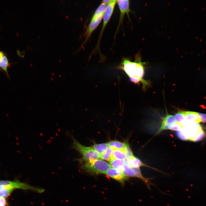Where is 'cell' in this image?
<instances>
[{"mask_svg":"<svg viewBox=\"0 0 206 206\" xmlns=\"http://www.w3.org/2000/svg\"><path fill=\"white\" fill-rule=\"evenodd\" d=\"M144 65V63L142 61L141 55L138 52L135 56L134 62H132L128 58H123L117 68L124 71L129 78H135L143 80Z\"/></svg>","mask_w":206,"mask_h":206,"instance_id":"1","label":"cell"},{"mask_svg":"<svg viewBox=\"0 0 206 206\" xmlns=\"http://www.w3.org/2000/svg\"><path fill=\"white\" fill-rule=\"evenodd\" d=\"M21 189L24 190H30L39 193L43 192V189L34 187L28 184L21 182L16 179L13 181H0V189Z\"/></svg>","mask_w":206,"mask_h":206,"instance_id":"2","label":"cell"},{"mask_svg":"<svg viewBox=\"0 0 206 206\" xmlns=\"http://www.w3.org/2000/svg\"><path fill=\"white\" fill-rule=\"evenodd\" d=\"M110 164L105 161L100 159H92L87 161L83 166L87 172L96 174H105L111 167Z\"/></svg>","mask_w":206,"mask_h":206,"instance_id":"3","label":"cell"},{"mask_svg":"<svg viewBox=\"0 0 206 206\" xmlns=\"http://www.w3.org/2000/svg\"><path fill=\"white\" fill-rule=\"evenodd\" d=\"M73 142L72 148L81 153L83 158L87 161L92 159H98L100 158V154L92 147L84 146L80 143L73 136L70 135Z\"/></svg>","mask_w":206,"mask_h":206,"instance_id":"4","label":"cell"},{"mask_svg":"<svg viewBox=\"0 0 206 206\" xmlns=\"http://www.w3.org/2000/svg\"><path fill=\"white\" fill-rule=\"evenodd\" d=\"M116 3H117L116 0H111V2L107 5L103 15V23L100 34L98 40L96 45L97 47H98L99 46L103 31L112 14Z\"/></svg>","mask_w":206,"mask_h":206,"instance_id":"5","label":"cell"},{"mask_svg":"<svg viewBox=\"0 0 206 206\" xmlns=\"http://www.w3.org/2000/svg\"><path fill=\"white\" fill-rule=\"evenodd\" d=\"M116 2L118 4L120 11V17L119 22L117 29L116 32V33L122 24L124 17L125 14H126L130 19L129 17V13L131 12V10L130 8L129 1L128 0H116Z\"/></svg>","mask_w":206,"mask_h":206,"instance_id":"6","label":"cell"},{"mask_svg":"<svg viewBox=\"0 0 206 206\" xmlns=\"http://www.w3.org/2000/svg\"><path fill=\"white\" fill-rule=\"evenodd\" d=\"M104 14H101L94 19H91L90 23L84 34L85 39L83 43V45L87 42L92 33L98 26L103 18Z\"/></svg>","mask_w":206,"mask_h":206,"instance_id":"7","label":"cell"},{"mask_svg":"<svg viewBox=\"0 0 206 206\" xmlns=\"http://www.w3.org/2000/svg\"><path fill=\"white\" fill-rule=\"evenodd\" d=\"M105 174L122 183L127 179L122 171L112 167L108 170Z\"/></svg>","mask_w":206,"mask_h":206,"instance_id":"8","label":"cell"},{"mask_svg":"<svg viewBox=\"0 0 206 206\" xmlns=\"http://www.w3.org/2000/svg\"><path fill=\"white\" fill-rule=\"evenodd\" d=\"M162 118V124L157 134L163 130L169 129L170 126L176 122L174 116L170 114H167Z\"/></svg>","mask_w":206,"mask_h":206,"instance_id":"9","label":"cell"},{"mask_svg":"<svg viewBox=\"0 0 206 206\" xmlns=\"http://www.w3.org/2000/svg\"><path fill=\"white\" fill-rule=\"evenodd\" d=\"M134 171L136 177L141 179L146 184L149 189H150V185H154V184L150 181L151 178H147L144 177L141 173L140 167L132 168Z\"/></svg>","mask_w":206,"mask_h":206,"instance_id":"10","label":"cell"},{"mask_svg":"<svg viewBox=\"0 0 206 206\" xmlns=\"http://www.w3.org/2000/svg\"><path fill=\"white\" fill-rule=\"evenodd\" d=\"M10 66L8 59L5 54L0 59V70L4 71L9 76L8 68Z\"/></svg>","mask_w":206,"mask_h":206,"instance_id":"11","label":"cell"},{"mask_svg":"<svg viewBox=\"0 0 206 206\" xmlns=\"http://www.w3.org/2000/svg\"><path fill=\"white\" fill-rule=\"evenodd\" d=\"M124 168L122 172L126 177H135L134 171L129 164L126 159L123 160Z\"/></svg>","mask_w":206,"mask_h":206,"instance_id":"12","label":"cell"},{"mask_svg":"<svg viewBox=\"0 0 206 206\" xmlns=\"http://www.w3.org/2000/svg\"><path fill=\"white\" fill-rule=\"evenodd\" d=\"M185 112L186 120L189 121H193L199 123L201 122V119L197 112L191 111Z\"/></svg>","mask_w":206,"mask_h":206,"instance_id":"13","label":"cell"},{"mask_svg":"<svg viewBox=\"0 0 206 206\" xmlns=\"http://www.w3.org/2000/svg\"><path fill=\"white\" fill-rule=\"evenodd\" d=\"M113 159H117L122 160L126 159V156L124 150L113 148L110 160Z\"/></svg>","mask_w":206,"mask_h":206,"instance_id":"14","label":"cell"},{"mask_svg":"<svg viewBox=\"0 0 206 206\" xmlns=\"http://www.w3.org/2000/svg\"><path fill=\"white\" fill-rule=\"evenodd\" d=\"M109 162L110 165L113 168L122 171L124 168L123 160L117 159H110Z\"/></svg>","mask_w":206,"mask_h":206,"instance_id":"15","label":"cell"},{"mask_svg":"<svg viewBox=\"0 0 206 206\" xmlns=\"http://www.w3.org/2000/svg\"><path fill=\"white\" fill-rule=\"evenodd\" d=\"M126 142H122L119 141L114 140L109 142L107 143L108 146L114 148L124 150L125 147Z\"/></svg>","mask_w":206,"mask_h":206,"instance_id":"16","label":"cell"},{"mask_svg":"<svg viewBox=\"0 0 206 206\" xmlns=\"http://www.w3.org/2000/svg\"><path fill=\"white\" fill-rule=\"evenodd\" d=\"M108 145L107 143H103L100 144H95L92 148L99 154L101 155L105 152L107 149Z\"/></svg>","mask_w":206,"mask_h":206,"instance_id":"17","label":"cell"},{"mask_svg":"<svg viewBox=\"0 0 206 206\" xmlns=\"http://www.w3.org/2000/svg\"><path fill=\"white\" fill-rule=\"evenodd\" d=\"M113 148L108 146L106 152L103 154L100 155V158L102 159L109 161L111 158Z\"/></svg>","mask_w":206,"mask_h":206,"instance_id":"18","label":"cell"},{"mask_svg":"<svg viewBox=\"0 0 206 206\" xmlns=\"http://www.w3.org/2000/svg\"><path fill=\"white\" fill-rule=\"evenodd\" d=\"M106 5L102 3L95 10L91 19H94L101 14H104L106 8Z\"/></svg>","mask_w":206,"mask_h":206,"instance_id":"19","label":"cell"},{"mask_svg":"<svg viewBox=\"0 0 206 206\" xmlns=\"http://www.w3.org/2000/svg\"><path fill=\"white\" fill-rule=\"evenodd\" d=\"M185 112L184 111H179L174 116L176 122L181 123L185 119Z\"/></svg>","mask_w":206,"mask_h":206,"instance_id":"20","label":"cell"},{"mask_svg":"<svg viewBox=\"0 0 206 206\" xmlns=\"http://www.w3.org/2000/svg\"><path fill=\"white\" fill-rule=\"evenodd\" d=\"M126 156V159H128L134 156L128 144L126 142L125 147L124 149Z\"/></svg>","mask_w":206,"mask_h":206,"instance_id":"21","label":"cell"},{"mask_svg":"<svg viewBox=\"0 0 206 206\" xmlns=\"http://www.w3.org/2000/svg\"><path fill=\"white\" fill-rule=\"evenodd\" d=\"M183 129H184V127L181 123L176 122L170 126L169 129L172 130L178 131L181 130Z\"/></svg>","mask_w":206,"mask_h":206,"instance_id":"22","label":"cell"},{"mask_svg":"<svg viewBox=\"0 0 206 206\" xmlns=\"http://www.w3.org/2000/svg\"><path fill=\"white\" fill-rule=\"evenodd\" d=\"M13 190L12 189H1L0 196L6 198L10 195Z\"/></svg>","mask_w":206,"mask_h":206,"instance_id":"23","label":"cell"},{"mask_svg":"<svg viewBox=\"0 0 206 206\" xmlns=\"http://www.w3.org/2000/svg\"><path fill=\"white\" fill-rule=\"evenodd\" d=\"M205 136V133L203 130L199 132L194 138L192 141L197 142L202 139Z\"/></svg>","mask_w":206,"mask_h":206,"instance_id":"24","label":"cell"},{"mask_svg":"<svg viewBox=\"0 0 206 206\" xmlns=\"http://www.w3.org/2000/svg\"><path fill=\"white\" fill-rule=\"evenodd\" d=\"M176 135L181 140H188L187 137L182 130H181L177 131Z\"/></svg>","mask_w":206,"mask_h":206,"instance_id":"25","label":"cell"},{"mask_svg":"<svg viewBox=\"0 0 206 206\" xmlns=\"http://www.w3.org/2000/svg\"><path fill=\"white\" fill-rule=\"evenodd\" d=\"M197 113L200 118L201 121L203 122H206V114L198 112Z\"/></svg>","mask_w":206,"mask_h":206,"instance_id":"26","label":"cell"},{"mask_svg":"<svg viewBox=\"0 0 206 206\" xmlns=\"http://www.w3.org/2000/svg\"><path fill=\"white\" fill-rule=\"evenodd\" d=\"M7 203L5 198L0 196V206H6Z\"/></svg>","mask_w":206,"mask_h":206,"instance_id":"27","label":"cell"},{"mask_svg":"<svg viewBox=\"0 0 206 206\" xmlns=\"http://www.w3.org/2000/svg\"><path fill=\"white\" fill-rule=\"evenodd\" d=\"M111 0H104L102 1V3H104L107 5L110 3L111 2Z\"/></svg>","mask_w":206,"mask_h":206,"instance_id":"28","label":"cell"},{"mask_svg":"<svg viewBox=\"0 0 206 206\" xmlns=\"http://www.w3.org/2000/svg\"><path fill=\"white\" fill-rule=\"evenodd\" d=\"M5 53L3 51L0 50V59Z\"/></svg>","mask_w":206,"mask_h":206,"instance_id":"29","label":"cell"}]
</instances>
